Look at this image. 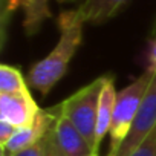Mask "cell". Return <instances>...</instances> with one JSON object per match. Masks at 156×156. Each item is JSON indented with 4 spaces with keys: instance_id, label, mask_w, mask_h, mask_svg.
<instances>
[{
    "instance_id": "1",
    "label": "cell",
    "mask_w": 156,
    "mask_h": 156,
    "mask_svg": "<svg viewBox=\"0 0 156 156\" xmlns=\"http://www.w3.org/2000/svg\"><path fill=\"white\" fill-rule=\"evenodd\" d=\"M60 37L54 49L40 61H37L28 72L26 81L37 89L43 97L48 95L54 86L63 78L69 61L76 54L83 40L84 22L76 9L63 11L57 19Z\"/></svg>"
},
{
    "instance_id": "9",
    "label": "cell",
    "mask_w": 156,
    "mask_h": 156,
    "mask_svg": "<svg viewBox=\"0 0 156 156\" xmlns=\"http://www.w3.org/2000/svg\"><path fill=\"white\" fill-rule=\"evenodd\" d=\"M20 6L25 12L23 28L26 35L37 34L44 20L51 19L52 16L49 9V0H20Z\"/></svg>"
},
{
    "instance_id": "17",
    "label": "cell",
    "mask_w": 156,
    "mask_h": 156,
    "mask_svg": "<svg viewBox=\"0 0 156 156\" xmlns=\"http://www.w3.org/2000/svg\"><path fill=\"white\" fill-rule=\"evenodd\" d=\"M9 2H11V0H2V9H3V8H6Z\"/></svg>"
},
{
    "instance_id": "10",
    "label": "cell",
    "mask_w": 156,
    "mask_h": 156,
    "mask_svg": "<svg viewBox=\"0 0 156 156\" xmlns=\"http://www.w3.org/2000/svg\"><path fill=\"white\" fill-rule=\"evenodd\" d=\"M28 81L23 78L22 72L9 64L0 66V95H11V94H26Z\"/></svg>"
},
{
    "instance_id": "14",
    "label": "cell",
    "mask_w": 156,
    "mask_h": 156,
    "mask_svg": "<svg viewBox=\"0 0 156 156\" xmlns=\"http://www.w3.org/2000/svg\"><path fill=\"white\" fill-rule=\"evenodd\" d=\"M150 70L156 72V37L151 38L150 41V51H148V67Z\"/></svg>"
},
{
    "instance_id": "3",
    "label": "cell",
    "mask_w": 156,
    "mask_h": 156,
    "mask_svg": "<svg viewBox=\"0 0 156 156\" xmlns=\"http://www.w3.org/2000/svg\"><path fill=\"white\" fill-rule=\"evenodd\" d=\"M106 76H100L92 83L86 84L80 90L72 94L69 98L60 103L63 113L70 119V122L78 129L92 148L94 153L98 154V148L95 144V127H97V115L101 90L106 83Z\"/></svg>"
},
{
    "instance_id": "2",
    "label": "cell",
    "mask_w": 156,
    "mask_h": 156,
    "mask_svg": "<svg viewBox=\"0 0 156 156\" xmlns=\"http://www.w3.org/2000/svg\"><path fill=\"white\" fill-rule=\"evenodd\" d=\"M153 70L145 69L135 81H132L127 87L119 90L116 94L115 100V109L112 116V126H110V147L107 156H115L119 150L121 144L127 138L132 124L135 121V116L139 110V106L154 78Z\"/></svg>"
},
{
    "instance_id": "8",
    "label": "cell",
    "mask_w": 156,
    "mask_h": 156,
    "mask_svg": "<svg viewBox=\"0 0 156 156\" xmlns=\"http://www.w3.org/2000/svg\"><path fill=\"white\" fill-rule=\"evenodd\" d=\"M129 0H83L76 8L84 23L103 25L113 19Z\"/></svg>"
},
{
    "instance_id": "11",
    "label": "cell",
    "mask_w": 156,
    "mask_h": 156,
    "mask_svg": "<svg viewBox=\"0 0 156 156\" xmlns=\"http://www.w3.org/2000/svg\"><path fill=\"white\" fill-rule=\"evenodd\" d=\"M129 156H156V129Z\"/></svg>"
},
{
    "instance_id": "12",
    "label": "cell",
    "mask_w": 156,
    "mask_h": 156,
    "mask_svg": "<svg viewBox=\"0 0 156 156\" xmlns=\"http://www.w3.org/2000/svg\"><path fill=\"white\" fill-rule=\"evenodd\" d=\"M2 156H44L43 139H41L38 144H35V145H32V147H28V148H25V150H22V151L11 153V154H8V153H2Z\"/></svg>"
},
{
    "instance_id": "6",
    "label": "cell",
    "mask_w": 156,
    "mask_h": 156,
    "mask_svg": "<svg viewBox=\"0 0 156 156\" xmlns=\"http://www.w3.org/2000/svg\"><path fill=\"white\" fill-rule=\"evenodd\" d=\"M41 109L37 106L31 92L0 95V121L16 129L32 126Z\"/></svg>"
},
{
    "instance_id": "7",
    "label": "cell",
    "mask_w": 156,
    "mask_h": 156,
    "mask_svg": "<svg viewBox=\"0 0 156 156\" xmlns=\"http://www.w3.org/2000/svg\"><path fill=\"white\" fill-rule=\"evenodd\" d=\"M116 90H115V81L112 76H106V83L101 90L100 104H98V115H97V127H95V144L100 150V145L104 139V136L110 132L112 126V116L115 109V100H116Z\"/></svg>"
},
{
    "instance_id": "15",
    "label": "cell",
    "mask_w": 156,
    "mask_h": 156,
    "mask_svg": "<svg viewBox=\"0 0 156 156\" xmlns=\"http://www.w3.org/2000/svg\"><path fill=\"white\" fill-rule=\"evenodd\" d=\"M43 145H44V156H58V154H57V151L54 150V147H52L51 141H49L48 132H46V135H44V138H43Z\"/></svg>"
},
{
    "instance_id": "13",
    "label": "cell",
    "mask_w": 156,
    "mask_h": 156,
    "mask_svg": "<svg viewBox=\"0 0 156 156\" xmlns=\"http://www.w3.org/2000/svg\"><path fill=\"white\" fill-rule=\"evenodd\" d=\"M16 130H17V129H16L14 126L0 121V145L6 144V142L11 139V136L16 133Z\"/></svg>"
},
{
    "instance_id": "16",
    "label": "cell",
    "mask_w": 156,
    "mask_h": 156,
    "mask_svg": "<svg viewBox=\"0 0 156 156\" xmlns=\"http://www.w3.org/2000/svg\"><path fill=\"white\" fill-rule=\"evenodd\" d=\"M153 37H156V17H154L153 25H151V38H153Z\"/></svg>"
},
{
    "instance_id": "4",
    "label": "cell",
    "mask_w": 156,
    "mask_h": 156,
    "mask_svg": "<svg viewBox=\"0 0 156 156\" xmlns=\"http://www.w3.org/2000/svg\"><path fill=\"white\" fill-rule=\"evenodd\" d=\"M54 121L48 130L49 141L58 156H84L94 153L83 135L63 113L61 106L54 107Z\"/></svg>"
},
{
    "instance_id": "18",
    "label": "cell",
    "mask_w": 156,
    "mask_h": 156,
    "mask_svg": "<svg viewBox=\"0 0 156 156\" xmlns=\"http://www.w3.org/2000/svg\"><path fill=\"white\" fill-rule=\"evenodd\" d=\"M84 156H98L97 153H89V154H84Z\"/></svg>"
},
{
    "instance_id": "5",
    "label": "cell",
    "mask_w": 156,
    "mask_h": 156,
    "mask_svg": "<svg viewBox=\"0 0 156 156\" xmlns=\"http://www.w3.org/2000/svg\"><path fill=\"white\" fill-rule=\"evenodd\" d=\"M156 129V73L139 106L132 129L115 156H129Z\"/></svg>"
}]
</instances>
